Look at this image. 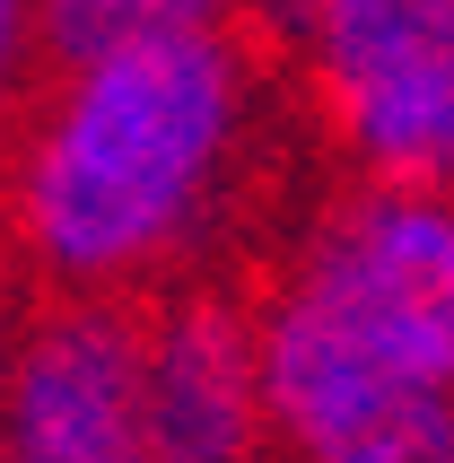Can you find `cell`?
Here are the masks:
<instances>
[{"mask_svg":"<svg viewBox=\"0 0 454 463\" xmlns=\"http://www.w3.org/2000/svg\"><path fill=\"white\" fill-rule=\"evenodd\" d=\"M298 88L253 26L140 35L61 61L0 123V245L35 298L210 280L271 202Z\"/></svg>","mask_w":454,"mask_h":463,"instance_id":"obj_1","label":"cell"},{"mask_svg":"<svg viewBox=\"0 0 454 463\" xmlns=\"http://www.w3.org/2000/svg\"><path fill=\"white\" fill-rule=\"evenodd\" d=\"M245 298L271 455H306L411 393H454V193L350 175Z\"/></svg>","mask_w":454,"mask_h":463,"instance_id":"obj_2","label":"cell"},{"mask_svg":"<svg viewBox=\"0 0 454 463\" xmlns=\"http://www.w3.org/2000/svg\"><path fill=\"white\" fill-rule=\"evenodd\" d=\"M245 26L350 175L454 193V0H253Z\"/></svg>","mask_w":454,"mask_h":463,"instance_id":"obj_3","label":"cell"},{"mask_svg":"<svg viewBox=\"0 0 454 463\" xmlns=\"http://www.w3.org/2000/svg\"><path fill=\"white\" fill-rule=\"evenodd\" d=\"M0 463H149L140 298H35L0 341Z\"/></svg>","mask_w":454,"mask_h":463,"instance_id":"obj_4","label":"cell"},{"mask_svg":"<svg viewBox=\"0 0 454 463\" xmlns=\"http://www.w3.org/2000/svg\"><path fill=\"white\" fill-rule=\"evenodd\" d=\"M140 438L149 463H271L245 280H175L140 298Z\"/></svg>","mask_w":454,"mask_h":463,"instance_id":"obj_5","label":"cell"},{"mask_svg":"<svg viewBox=\"0 0 454 463\" xmlns=\"http://www.w3.org/2000/svg\"><path fill=\"white\" fill-rule=\"evenodd\" d=\"M245 9L253 0H35V52H44V71H61V61L140 44V35L245 26Z\"/></svg>","mask_w":454,"mask_h":463,"instance_id":"obj_6","label":"cell"},{"mask_svg":"<svg viewBox=\"0 0 454 463\" xmlns=\"http://www.w3.org/2000/svg\"><path fill=\"white\" fill-rule=\"evenodd\" d=\"M288 463H454V393H411L393 411H367Z\"/></svg>","mask_w":454,"mask_h":463,"instance_id":"obj_7","label":"cell"},{"mask_svg":"<svg viewBox=\"0 0 454 463\" xmlns=\"http://www.w3.org/2000/svg\"><path fill=\"white\" fill-rule=\"evenodd\" d=\"M35 79H44V52H35V0H0V123L26 105Z\"/></svg>","mask_w":454,"mask_h":463,"instance_id":"obj_8","label":"cell"},{"mask_svg":"<svg viewBox=\"0 0 454 463\" xmlns=\"http://www.w3.org/2000/svg\"><path fill=\"white\" fill-rule=\"evenodd\" d=\"M18 262H9V245H0V341H9V324H18Z\"/></svg>","mask_w":454,"mask_h":463,"instance_id":"obj_9","label":"cell"}]
</instances>
